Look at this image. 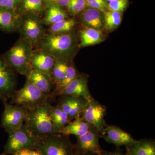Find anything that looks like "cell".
<instances>
[{"label": "cell", "instance_id": "6da1fadb", "mask_svg": "<svg viewBox=\"0 0 155 155\" xmlns=\"http://www.w3.org/2000/svg\"><path fill=\"white\" fill-rule=\"evenodd\" d=\"M34 48L51 56L55 59L69 61L75 54L77 44L72 34L46 33Z\"/></svg>", "mask_w": 155, "mask_h": 155}, {"label": "cell", "instance_id": "7a4b0ae2", "mask_svg": "<svg viewBox=\"0 0 155 155\" xmlns=\"http://www.w3.org/2000/svg\"><path fill=\"white\" fill-rule=\"evenodd\" d=\"M33 48L30 41L20 37L12 48L1 56L15 72L27 77L32 69L30 60Z\"/></svg>", "mask_w": 155, "mask_h": 155}, {"label": "cell", "instance_id": "3957f363", "mask_svg": "<svg viewBox=\"0 0 155 155\" xmlns=\"http://www.w3.org/2000/svg\"><path fill=\"white\" fill-rule=\"evenodd\" d=\"M50 105L48 101L32 110H28L24 123L31 134L40 138L56 133L49 114Z\"/></svg>", "mask_w": 155, "mask_h": 155}, {"label": "cell", "instance_id": "277c9868", "mask_svg": "<svg viewBox=\"0 0 155 155\" xmlns=\"http://www.w3.org/2000/svg\"><path fill=\"white\" fill-rule=\"evenodd\" d=\"M50 98L51 95L45 94L27 79L23 87L14 92L9 103L31 110L48 101Z\"/></svg>", "mask_w": 155, "mask_h": 155}, {"label": "cell", "instance_id": "5b68a950", "mask_svg": "<svg viewBox=\"0 0 155 155\" xmlns=\"http://www.w3.org/2000/svg\"><path fill=\"white\" fill-rule=\"evenodd\" d=\"M8 134V141L2 155H13L22 150H36L41 139L31 134L24 124Z\"/></svg>", "mask_w": 155, "mask_h": 155}, {"label": "cell", "instance_id": "8992f818", "mask_svg": "<svg viewBox=\"0 0 155 155\" xmlns=\"http://www.w3.org/2000/svg\"><path fill=\"white\" fill-rule=\"evenodd\" d=\"M36 150L42 155H73L69 135L55 133L41 138Z\"/></svg>", "mask_w": 155, "mask_h": 155}, {"label": "cell", "instance_id": "52a82bcc", "mask_svg": "<svg viewBox=\"0 0 155 155\" xmlns=\"http://www.w3.org/2000/svg\"><path fill=\"white\" fill-rule=\"evenodd\" d=\"M40 16L34 14L22 16L18 32L20 37L27 39L34 48L44 36L46 31Z\"/></svg>", "mask_w": 155, "mask_h": 155}, {"label": "cell", "instance_id": "ba28073f", "mask_svg": "<svg viewBox=\"0 0 155 155\" xmlns=\"http://www.w3.org/2000/svg\"><path fill=\"white\" fill-rule=\"evenodd\" d=\"M4 110L2 115L1 126L9 133L17 130L24 124L28 110L26 108L11 104L7 101H2Z\"/></svg>", "mask_w": 155, "mask_h": 155}, {"label": "cell", "instance_id": "9c48e42d", "mask_svg": "<svg viewBox=\"0 0 155 155\" xmlns=\"http://www.w3.org/2000/svg\"><path fill=\"white\" fill-rule=\"evenodd\" d=\"M106 110L105 106L92 98L87 101L81 117L84 121L97 128L102 136L107 125L104 119Z\"/></svg>", "mask_w": 155, "mask_h": 155}, {"label": "cell", "instance_id": "30bf717a", "mask_svg": "<svg viewBox=\"0 0 155 155\" xmlns=\"http://www.w3.org/2000/svg\"><path fill=\"white\" fill-rule=\"evenodd\" d=\"M17 79L15 71L0 55V99L7 101L16 90Z\"/></svg>", "mask_w": 155, "mask_h": 155}, {"label": "cell", "instance_id": "8fae6325", "mask_svg": "<svg viewBox=\"0 0 155 155\" xmlns=\"http://www.w3.org/2000/svg\"><path fill=\"white\" fill-rule=\"evenodd\" d=\"M102 135L99 130L91 125L84 135L77 137V142L73 145L74 150L79 152H93L100 155L104 150L99 143Z\"/></svg>", "mask_w": 155, "mask_h": 155}, {"label": "cell", "instance_id": "7c38bea8", "mask_svg": "<svg viewBox=\"0 0 155 155\" xmlns=\"http://www.w3.org/2000/svg\"><path fill=\"white\" fill-rule=\"evenodd\" d=\"M58 105L69 116L71 120L81 117L87 100L81 97L60 95Z\"/></svg>", "mask_w": 155, "mask_h": 155}, {"label": "cell", "instance_id": "4fadbf2b", "mask_svg": "<svg viewBox=\"0 0 155 155\" xmlns=\"http://www.w3.org/2000/svg\"><path fill=\"white\" fill-rule=\"evenodd\" d=\"M105 133L101 137L109 143H113L117 147H129L136 141L129 134L114 125H106Z\"/></svg>", "mask_w": 155, "mask_h": 155}, {"label": "cell", "instance_id": "5bb4252c", "mask_svg": "<svg viewBox=\"0 0 155 155\" xmlns=\"http://www.w3.org/2000/svg\"><path fill=\"white\" fill-rule=\"evenodd\" d=\"M60 95L81 97L87 101L93 98L89 90L87 78L84 75H78Z\"/></svg>", "mask_w": 155, "mask_h": 155}, {"label": "cell", "instance_id": "9a60e30c", "mask_svg": "<svg viewBox=\"0 0 155 155\" xmlns=\"http://www.w3.org/2000/svg\"><path fill=\"white\" fill-rule=\"evenodd\" d=\"M21 17L16 10L0 7V30L6 33L18 32Z\"/></svg>", "mask_w": 155, "mask_h": 155}, {"label": "cell", "instance_id": "2e32d148", "mask_svg": "<svg viewBox=\"0 0 155 155\" xmlns=\"http://www.w3.org/2000/svg\"><path fill=\"white\" fill-rule=\"evenodd\" d=\"M55 59L40 50H34L30 60L31 69L51 76Z\"/></svg>", "mask_w": 155, "mask_h": 155}, {"label": "cell", "instance_id": "e0dca14e", "mask_svg": "<svg viewBox=\"0 0 155 155\" xmlns=\"http://www.w3.org/2000/svg\"><path fill=\"white\" fill-rule=\"evenodd\" d=\"M26 78L42 92L51 95L55 85L51 76L36 69H32Z\"/></svg>", "mask_w": 155, "mask_h": 155}, {"label": "cell", "instance_id": "ac0fdd59", "mask_svg": "<svg viewBox=\"0 0 155 155\" xmlns=\"http://www.w3.org/2000/svg\"><path fill=\"white\" fill-rule=\"evenodd\" d=\"M48 8L45 0H22L16 11L21 16L34 14L40 16Z\"/></svg>", "mask_w": 155, "mask_h": 155}, {"label": "cell", "instance_id": "d6986e66", "mask_svg": "<svg viewBox=\"0 0 155 155\" xmlns=\"http://www.w3.org/2000/svg\"><path fill=\"white\" fill-rule=\"evenodd\" d=\"M49 114L56 133H60L65 126L72 121L67 114L58 104L55 106L50 104Z\"/></svg>", "mask_w": 155, "mask_h": 155}, {"label": "cell", "instance_id": "ffe728a7", "mask_svg": "<svg viewBox=\"0 0 155 155\" xmlns=\"http://www.w3.org/2000/svg\"><path fill=\"white\" fill-rule=\"evenodd\" d=\"M132 155H155L154 140L151 139L136 140L133 144L126 147Z\"/></svg>", "mask_w": 155, "mask_h": 155}, {"label": "cell", "instance_id": "44dd1931", "mask_svg": "<svg viewBox=\"0 0 155 155\" xmlns=\"http://www.w3.org/2000/svg\"><path fill=\"white\" fill-rule=\"evenodd\" d=\"M91 126V125L84 121L81 117H78L68 123L59 134L65 135L72 134L79 137L85 134Z\"/></svg>", "mask_w": 155, "mask_h": 155}, {"label": "cell", "instance_id": "7402d4cb", "mask_svg": "<svg viewBox=\"0 0 155 155\" xmlns=\"http://www.w3.org/2000/svg\"><path fill=\"white\" fill-rule=\"evenodd\" d=\"M80 44L81 47H87L98 44L102 42L104 37L100 30L92 28H87L81 31Z\"/></svg>", "mask_w": 155, "mask_h": 155}, {"label": "cell", "instance_id": "603a6c76", "mask_svg": "<svg viewBox=\"0 0 155 155\" xmlns=\"http://www.w3.org/2000/svg\"><path fill=\"white\" fill-rule=\"evenodd\" d=\"M82 20L84 25L100 30L104 25V19L101 11L96 9H87L83 12Z\"/></svg>", "mask_w": 155, "mask_h": 155}, {"label": "cell", "instance_id": "cb8c5ba5", "mask_svg": "<svg viewBox=\"0 0 155 155\" xmlns=\"http://www.w3.org/2000/svg\"><path fill=\"white\" fill-rule=\"evenodd\" d=\"M45 16L41 19L43 24L50 26L59 21L67 19V14L62 8L50 6L45 11Z\"/></svg>", "mask_w": 155, "mask_h": 155}, {"label": "cell", "instance_id": "d4e9b609", "mask_svg": "<svg viewBox=\"0 0 155 155\" xmlns=\"http://www.w3.org/2000/svg\"><path fill=\"white\" fill-rule=\"evenodd\" d=\"M78 75V73L74 66L69 65L64 79L58 84H56L54 88L51 93V95L52 98L60 96L64 89L75 79Z\"/></svg>", "mask_w": 155, "mask_h": 155}, {"label": "cell", "instance_id": "484cf974", "mask_svg": "<svg viewBox=\"0 0 155 155\" xmlns=\"http://www.w3.org/2000/svg\"><path fill=\"white\" fill-rule=\"evenodd\" d=\"M69 65L68 61L67 60L55 59L51 74V77L55 86L64 79Z\"/></svg>", "mask_w": 155, "mask_h": 155}, {"label": "cell", "instance_id": "4316f807", "mask_svg": "<svg viewBox=\"0 0 155 155\" xmlns=\"http://www.w3.org/2000/svg\"><path fill=\"white\" fill-rule=\"evenodd\" d=\"M76 22L73 19H65L50 25L49 33L54 34L69 33L75 27Z\"/></svg>", "mask_w": 155, "mask_h": 155}, {"label": "cell", "instance_id": "83f0119b", "mask_svg": "<svg viewBox=\"0 0 155 155\" xmlns=\"http://www.w3.org/2000/svg\"><path fill=\"white\" fill-rule=\"evenodd\" d=\"M104 27L108 31L115 30L121 24L122 17L119 12L113 11H104Z\"/></svg>", "mask_w": 155, "mask_h": 155}, {"label": "cell", "instance_id": "f1b7e54d", "mask_svg": "<svg viewBox=\"0 0 155 155\" xmlns=\"http://www.w3.org/2000/svg\"><path fill=\"white\" fill-rule=\"evenodd\" d=\"M86 6L85 0H70L67 8L69 14L75 16L82 12Z\"/></svg>", "mask_w": 155, "mask_h": 155}, {"label": "cell", "instance_id": "f546056e", "mask_svg": "<svg viewBox=\"0 0 155 155\" xmlns=\"http://www.w3.org/2000/svg\"><path fill=\"white\" fill-rule=\"evenodd\" d=\"M128 4V0H115L110 2L107 5L109 11L115 12H123Z\"/></svg>", "mask_w": 155, "mask_h": 155}, {"label": "cell", "instance_id": "4dcf8cb0", "mask_svg": "<svg viewBox=\"0 0 155 155\" xmlns=\"http://www.w3.org/2000/svg\"><path fill=\"white\" fill-rule=\"evenodd\" d=\"M22 0H0V7L17 10Z\"/></svg>", "mask_w": 155, "mask_h": 155}, {"label": "cell", "instance_id": "1f68e13d", "mask_svg": "<svg viewBox=\"0 0 155 155\" xmlns=\"http://www.w3.org/2000/svg\"><path fill=\"white\" fill-rule=\"evenodd\" d=\"M48 7L57 6L60 8H67L70 0H45Z\"/></svg>", "mask_w": 155, "mask_h": 155}, {"label": "cell", "instance_id": "d6a6232c", "mask_svg": "<svg viewBox=\"0 0 155 155\" xmlns=\"http://www.w3.org/2000/svg\"><path fill=\"white\" fill-rule=\"evenodd\" d=\"M86 6H88L91 8L96 9L101 11H104L107 8V5L104 0H97L94 2L87 4Z\"/></svg>", "mask_w": 155, "mask_h": 155}, {"label": "cell", "instance_id": "836d02e7", "mask_svg": "<svg viewBox=\"0 0 155 155\" xmlns=\"http://www.w3.org/2000/svg\"><path fill=\"white\" fill-rule=\"evenodd\" d=\"M13 155H42L36 150L25 149L20 150L14 153Z\"/></svg>", "mask_w": 155, "mask_h": 155}, {"label": "cell", "instance_id": "e575fe53", "mask_svg": "<svg viewBox=\"0 0 155 155\" xmlns=\"http://www.w3.org/2000/svg\"><path fill=\"white\" fill-rule=\"evenodd\" d=\"M99 155H127L126 153H125L119 147H117L116 150L113 151H107L104 150Z\"/></svg>", "mask_w": 155, "mask_h": 155}, {"label": "cell", "instance_id": "d590c367", "mask_svg": "<svg viewBox=\"0 0 155 155\" xmlns=\"http://www.w3.org/2000/svg\"><path fill=\"white\" fill-rule=\"evenodd\" d=\"M73 155H99L96 153L93 152L82 153L74 150Z\"/></svg>", "mask_w": 155, "mask_h": 155}, {"label": "cell", "instance_id": "8d00e7d4", "mask_svg": "<svg viewBox=\"0 0 155 155\" xmlns=\"http://www.w3.org/2000/svg\"><path fill=\"white\" fill-rule=\"evenodd\" d=\"M97 0H85L86 2V5H87V4H91V3H92L94 2H95Z\"/></svg>", "mask_w": 155, "mask_h": 155}, {"label": "cell", "instance_id": "74e56055", "mask_svg": "<svg viewBox=\"0 0 155 155\" xmlns=\"http://www.w3.org/2000/svg\"><path fill=\"white\" fill-rule=\"evenodd\" d=\"M126 153L127 155H132L129 152L127 151V150H126Z\"/></svg>", "mask_w": 155, "mask_h": 155}, {"label": "cell", "instance_id": "f35d334b", "mask_svg": "<svg viewBox=\"0 0 155 155\" xmlns=\"http://www.w3.org/2000/svg\"><path fill=\"white\" fill-rule=\"evenodd\" d=\"M106 1H107L109 2H113V1H115V0H106Z\"/></svg>", "mask_w": 155, "mask_h": 155}]
</instances>
